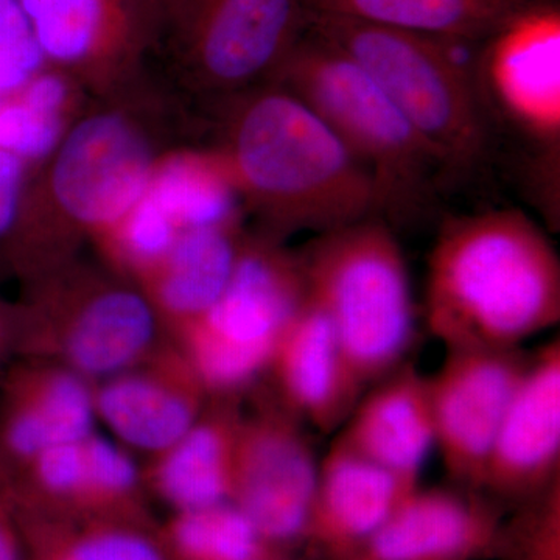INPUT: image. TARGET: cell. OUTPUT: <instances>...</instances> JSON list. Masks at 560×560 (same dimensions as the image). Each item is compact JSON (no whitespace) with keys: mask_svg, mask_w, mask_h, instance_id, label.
Returning a JSON list of instances; mask_svg holds the SVG:
<instances>
[{"mask_svg":"<svg viewBox=\"0 0 560 560\" xmlns=\"http://www.w3.org/2000/svg\"><path fill=\"white\" fill-rule=\"evenodd\" d=\"M200 136L197 108L151 69L94 98L31 172L0 270L24 287L79 259L142 198L158 161Z\"/></svg>","mask_w":560,"mask_h":560,"instance_id":"6da1fadb","label":"cell"},{"mask_svg":"<svg viewBox=\"0 0 560 560\" xmlns=\"http://www.w3.org/2000/svg\"><path fill=\"white\" fill-rule=\"evenodd\" d=\"M201 138L230 173L257 232L285 242L381 217L370 171L307 105L265 83L200 106Z\"/></svg>","mask_w":560,"mask_h":560,"instance_id":"7a4b0ae2","label":"cell"},{"mask_svg":"<svg viewBox=\"0 0 560 560\" xmlns=\"http://www.w3.org/2000/svg\"><path fill=\"white\" fill-rule=\"evenodd\" d=\"M427 327L445 349H514L560 320V259L517 209L451 215L429 257Z\"/></svg>","mask_w":560,"mask_h":560,"instance_id":"3957f363","label":"cell"},{"mask_svg":"<svg viewBox=\"0 0 560 560\" xmlns=\"http://www.w3.org/2000/svg\"><path fill=\"white\" fill-rule=\"evenodd\" d=\"M308 27L360 66L440 162L445 183L488 167L495 139L458 40L308 13ZM475 60V57H474Z\"/></svg>","mask_w":560,"mask_h":560,"instance_id":"277c9868","label":"cell"},{"mask_svg":"<svg viewBox=\"0 0 560 560\" xmlns=\"http://www.w3.org/2000/svg\"><path fill=\"white\" fill-rule=\"evenodd\" d=\"M268 83L307 103L370 171L389 226L415 223L436 206L445 184L440 162L340 47L308 27Z\"/></svg>","mask_w":560,"mask_h":560,"instance_id":"5b68a950","label":"cell"},{"mask_svg":"<svg viewBox=\"0 0 560 560\" xmlns=\"http://www.w3.org/2000/svg\"><path fill=\"white\" fill-rule=\"evenodd\" d=\"M298 253L308 294L363 388L404 366L416 341V305L393 226L374 217L316 235Z\"/></svg>","mask_w":560,"mask_h":560,"instance_id":"8992f818","label":"cell"},{"mask_svg":"<svg viewBox=\"0 0 560 560\" xmlns=\"http://www.w3.org/2000/svg\"><path fill=\"white\" fill-rule=\"evenodd\" d=\"M18 359L50 361L91 382L127 370L167 341L142 290L79 257L21 287Z\"/></svg>","mask_w":560,"mask_h":560,"instance_id":"52a82bcc","label":"cell"},{"mask_svg":"<svg viewBox=\"0 0 560 560\" xmlns=\"http://www.w3.org/2000/svg\"><path fill=\"white\" fill-rule=\"evenodd\" d=\"M307 28L305 0H160L150 62L200 108L268 83Z\"/></svg>","mask_w":560,"mask_h":560,"instance_id":"ba28073f","label":"cell"},{"mask_svg":"<svg viewBox=\"0 0 560 560\" xmlns=\"http://www.w3.org/2000/svg\"><path fill=\"white\" fill-rule=\"evenodd\" d=\"M300 253L245 231L219 301L172 338L209 396L245 397L260 385L291 323L307 301Z\"/></svg>","mask_w":560,"mask_h":560,"instance_id":"9c48e42d","label":"cell"},{"mask_svg":"<svg viewBox=\"0 0 560 560\" xmlns=\"http://www.w3.org/2000/svg\"><path fill=\"white\" fill-rule=\"evenodd\" d=\"M474 77L493 139L506 132L550 221L559 213L560 10L556 0L523 3L478 46ZM558 224V223H556Z\"/></svg>","mask_w":560,"mask_h":560,"instance_id":"30bf717a","label":"cell"},{"mask_svg":"<svg viewBox=\"0 0 560 560\" xmlns=\"http://www.w3.org/2000/svg\"><path fill=\"white\" fill-rule=\"evenodd\" d=\"M243 411L231 503L272 551L293 555L307 544L319 463L305 423L270 388L250 390Z\"/></svg>","mask_w":560,"mask_h":560,"instance_id":"8fae6325","label":"cell"},{"mask_svg":"<svg viewBox=\"0 0 560 560\" xmlns=\"http://www.w3.org/2000/svg\"><path fill=\"white\" fill-rule=\"evenodd\" d=\"M47 66L79 81L92 98L145 75L160 0H18Z\"/></svg>","mask_w":560,"mask_h":560,"instance_id":"7c38bea8","label":"cell"},{"mask_svg":"<svg viewBox=\"0 0 560 560\" xmlns=\"http://www.w3.org/2000/svg\"><path fill=\"white\" fill-rule=\"evenodd\" d=\"M0 490L18 512L47 521L158 523L135 455L97 431L44 452Z\"/></svg>","mask_w":560,"mask_h":560,"instance_id":"4fadbf2b","label":"cell"},{"mask_svg":"<svg viewBox=\"0 0 560 560\" xmlns=\"http://www.w3.org/2000/svg\"><path fill=\"white\" fill-rule=\"evenodd\" d=\"M529 357L521 348L447 349L429 377L436 448L453 485L481 492L497 431Z\"/></svg>","mask_w":560,"mask_h":560,"instance_id":"5bb4252c","label":"cell"},{"mask_svg":"<svg viewBox=\"0 0 560 560\" xmlns=\"http://www.w3.org/2000/svg\"><path fill=\"white\" fill-rule=\"evenodd\" d=\"M209 399L172 338L139 363L94 382L97 422L121 447L147 459L175 444L200 418Z\"/></svg>","mask_w":560,"mask_h":560,"instance_id":"9a60e30c","label":"cell"},{"mask_svg":"<svg viewBox=\"0 0 560 560\" xmlns=\"http://www.w3.org/2000/svg\"><path fill=\"white\" fill-rule=\"evenodd\" d=\"M94 382L50 361L16 359L0 372V489L43 455L97 431Z\"/></svg>","mask_w":560,"mask_h":560,"instance_id":"2e32d148","label":"cell"},{"mask_svg":"<svg viewBox=\"0 0 560 560\" xmlns=\"http://www.w3.org/2000/svg\"><path fill=\"white\" fill-rule=\"evenodd\" d=\"M560 481V340L529 357L490 451L481 492L518 506Z\"/></svg>","mask_w":560,"mask_h":560,"instance_id":"e0dca14e","label":"cell"},{"mask_svg":"<svg viewBox=\"0 0 560 560\" xmlns=\"http://www.w3.org/2000/svg\"><path fill=\"white\" fill-rule=\"evenodd\" d=\"M504 521L480 490L418 486L352 560H490Z\"/></svg>","mask_w":560,"mask_h":560,"instance_id":"ac0fdd59","label":"cell"},{"mask_svg":"<svg viewBox=\"0 0 560 560\" xmlns=\"http://www.w3.org/2000/svg\"><path fill=\"white\" fill-rule=\"evenodd\" d=\"M265 378L283 407L323 433L340 430L366 390L311 294L279 342Z\"/></svg>","mask_w":560,"mask_h":560,"instance_id":"d6986e66","label":"cell"},{"mask_svg":"<svg viewBox=\"0 0 560 560\" xmlns=\"http://www.w3.org/2000/svg\"><path fill=\"white\" fill-rule=\"evenodd\" d=\"M419 485L382 469L338 440L319 463L305 548L352 560Z\"/></svg>","mask_w":560,"mask_h":560,"instance_id":"ffe728a7","label":"cell"},{"mask_svg":"<svg viewBox=\"0 0 560 560\" xmlns=\"http://www.w3.org/2000/svg\"><path fill=\"white\" fill-rule=\"evenodd\" d=\"M243 399L212 396L200 418L164 452L143 466L151 500L171 512L231 501L243 419Z\"/></svg>","mask_w":560,"mask_h":560,"instance_id":"44dd1931","label":"cell"},{"mask_svg":"<svg viewBox=\"0 0 560 560\" xmlns=\"http://www.w3.org/2000/svg\"><path fill=\"white\" fill-rule=\"evenodd\" d=\"M340 430L338 440L353 452L419 485L436 448L429 377L405 363L364 390Z\"/></svg>","mask_w":560,"mask_h":560,"instance_id":"7402d4cb","label":"cell"},{"mask_svg":"<svg viewBox=\"0 0 560 560\" xmlns=\"http://www.w3.org/2000/svg\"><path fill=\"white\" fill-rule=\"evenodd\" d=\"M245 224L183 231L173 248L136 282L173 338L201 318L230 282Z\"/></svg>","mask_w":560,"mask_h":560,"instance_id":"603a6c76","label":"cell"},{"mask_svg":"<svg viewBox=\"0 0 560 560\" xmlns=\"http://www.w3.org/2000/svg\"><path fill=\"white\" fill-rule=\"evenodd\" d=\"M145 194L180 232L243 224L241 197L223 162L206 145H183L158 161Z\"/></svg>","mask_w":560,"mask_h":560,"instance_id":"cb8c5ba5","label":"cell"},{"mask_svg":"<svg viewBox=\"0 0 560 560\" xmlns=\"http://www.w3.org/2000/svg\"><path fill=\"white\" fill-rule=\"evenodd\" d=\"M308 13L327 14L419 33L433 38L480 44L518 9L511 0H305ZM523 5V3H522Z\"/></svg>","mask_w":560,"mask_h":560,"instance_id":"d4e9b609","label":"cell"},{"mask_svg":"<svg viewBox=\"0 0 560 560\" xmlns=\"http://www.w3.org/2000/svg\"><path fill=\"white\" fill-rule=\"evenodd\" d=\"M16 514L31 560H168L158 523H70Z\"/></svg>","mask_w":560,"mask_h":560,"instance_id":"484cf974","label":"cell"},{"mask_svg":"<svg viewBox=\"0 0 560 560\" xmlns=\"http://www.w3.org/2000/svg\"><path fill=\"white\" fill-rule=\"evenodd\" d=\"M156 536L168 560H260L278 552L231 501L171 512L158 522Z\"/></svg>","mask_w":560,"mask_h":560,"instance_id":"4316f807","label":"cell"},{"mask_svg":"<svg viewBox=\"0 0 560 560\" xmlns=\"http://www.w3.org/2000/svg\"><path fill=\"white\" fill-rule=\"evenodd\" d=\"M180 231L149 195L92 241L103 265L138 282L178 241Z\"/></svg>","mask_w":560,"mask_h":560,"instance_id":"83f0119b","label":"cell"},{"mask_svg":"<svg viewBox=\"0 0 560 560\" xmlns=\"http://www.w3.org/2000/svg\"><path fill=\"white\" fill-rule=\"evenodd\" d=\"M490 560H560V481L515 506Z\"/></svg>","mask_w":560,"mask_h":560,"instance_id":"f1b7e54d","label":"cell"},{"mask_svg":"<svg viewBox=\"0 0 560 560\" xmlns=\"http://www.w3.org/2000/svg\"><path fill=\"white\" fill-rule=\"evenodd\" d=\"M70 128L72 125L40 113L18 95L0 103V150L20 158L31 172L49 160Z\"/></svg>","mask_w":560,"mask_h":560,"instance_id":"f546056e","label":"cell"},{"mask_svg":"<svg viewBox=\"0 0 560 560\" xmlns=\"http://www.w3.org/2000/svg\"><path fill=\"white\" fill-rule=\"evenodd\" d=\"M47 62L18 0H0V98L21 91Z\"/></svg>","mask_w":560,"mask_h":560,"instance_id":"4dcf8cb0","label":"cell"},{"mask_svg":"<svg viewBox=\"0 0 560 560\" xmlns=\"http://www.w3.org/2000/svg\"><path fill=\"white\" fill-rule=\"evenodd\" d=\"M28 176L31 168L20 158L0 150V259L16 223Z\"/></svg>","mask_w":560,"mask_h":560,"instance_id":"1f68e13d","label":"cell"},{"mask_svg":"<svg viewBox=\"0 0 560 560\" xmlns=\"http://www.w3.org/2000/svg\"><path fill=\"white\" fill-rule=\"evenodd\" d=\"M0 560H31L20 518L3 490H0Z\"/></svg>","mask_w":560,"mask_h":560,"instance_id":"d6a6232c","label":"cell"},{"mask_svg":"<svg viewBox=\"0 0 560 560\" xmlns=\"http://www.w3.org/2000/svg\"><path fill=\"white\" fill-rule=\"evenodd\" d=\"M21 312L16 301L0 294V372L18 359L20 348Z\"/></svg>","mask_w":560,"mask_h":560,"instance_id":"836d02e7","label":"cell"},{"mask_svg":"<svg viewBox=\"0 0 560 560\" xmlns=\"http://www.w3.org/2000/svg\"><path fill=\"white\" fill-rule=\"evenodd\" d=\"M260 560H294L293 555H283V552H270Z\"/></svg>","mask_w":560,"mask_h":560,"instance_id":"e575fe53","label":"cell"},{"mask_svg":"<svg viewBox=\"0 0 560 560\" xmlns=\"http://www.w3.org/2000/svg\"><path fill=\"white\" fill-rule=\"evenodd\" d=\"M511 2L518 3V5H522V3L529 2V0H511Z\"/></svg>","mask_w":560,"mask_h":560,"instance_id":"d590c367","label":"cell"}]
</instances>
